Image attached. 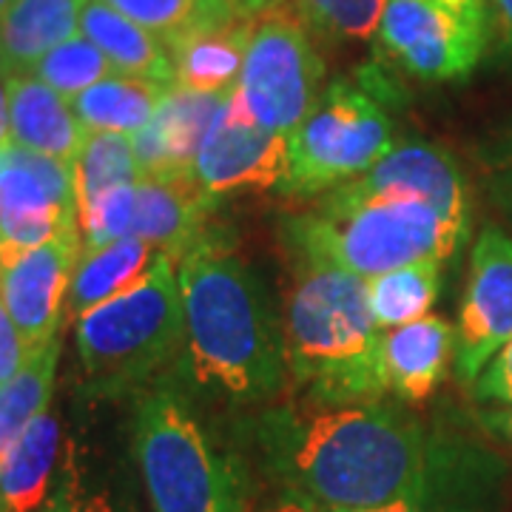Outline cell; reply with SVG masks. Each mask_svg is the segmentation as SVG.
Instances as JSON below:
<instances>
[{
  "mask_svg": "<svg viewBox=\"0 0 512 512\" xmlns=\"http://www.w3.org/2000/svg\"><path fill=\"white\" fill-rule=\"evenodd\" d=\"M254 18H225L202 23L168 43L174 80L191 92L225 94L237 89Z\"/></svg>",
  "mask_w": 512,
  "mask_h": 512,
  "instance_id": "obj_19",
  "label": "cell"
},
{
  "mask_svg": "<svg viewBox=\"0 0 512 512\" xmlns=\"http://www.w3.org/2000/svg\"><path fill=\"white\" fill-rule=\"evenodd\" d=\"M396 143L373 72L339 77L291 137V174L282 191L293 197L328 194L367 174Z\"/></svg>",
  "mask_w": 512,
  "mask_h": 512,
  "instance_id": "obj_7",
  "label": "cell"
},
{
  "mask_svg": "<svg viewBox=\"0 0 512 512\" xmlns=\"http://www.w3.org/2000/svg\"><path fill=\"white\" fill-rule=\"evenodd\" d=\"M441 265L436 259H421L396 271L367 279V305L382 330L402 328L427 316L439 299Z\"/></svg>",
  "mask_w": 512,
  "mask_h": 512,
  "instance_id": "obj_26",
  "label": "cell"
},
{
  "mask_svg": "<svg viewBox=\"0 0 512 512\" xmlns=\"http://www.w3.org/2000/svg\"><path fill=\"white\" fill-rule=\"evenodd\" d=\"M168 89L171 86L157 80L117 72L77 94L72 109L86 131H114L134 137L154 120Z\"/></svg>",
  "mask_w": 512,
  "mask_h": 512,
  "instance_id": "obj_25",
  "label": "cell"
},
{
  "mask_svg": "<svg viewBox=\"0 0 512 512\" xmlns=\"http://www.w3.org/2000/svg\"><path fill=\"white\" fill-rule=\"evenodd\" d=\"M160 254L163 251H154L140 237H123L100 248H83L69 282L66 322H77L94 308L131 291L151 271Z\"/></svg>",
  "mask_w": 512,
  "mask_h": 512,
  "instance_id": "obj_22",
  "label": "cell"
},
{
  "mask_svg": "<svg viewBox=\"0 0 512 512\" xmlns=\"http://www.w3.org/2000/svg\"><path fill=\"white\" fill-rule=\"evenodd\" d=\"M120 15L157 35L165 46L211 20L237 18L228 0H106ZM242 18V15H239Z\"/></svg>",
  "mask_w": 512,
  "mask_h": 512,
  "instance_id": "obj_30",
  "label": "cell"
},
{
  "mask_svg": "<svg viewBox=\"0 0 512 512\" xmlns=\"http://www.w3.org/2000/svg\"><path fill=\"white\" fill-rule=\"evenodd\" d=\"M316 200L308 214L285 222L288 248L362 279L421 259L447 262L467 239V228L396 188H367L350 180Z\"/></svg>",
  "mask_w": 512,
  "mask_h": 512,
  "instance_id": "obj_4",
  "label": "cell"
},
{
  "mask_svg": "<svg viewBox=\"0 0 512 512\" xmlns=\"http://www.w3.org/2000/svg\"><path fill=\"white\" fill-rule=\"evenodd\" d=\"M32 74L46 86H52L57 94H63L66 100H74L77 94L92 89L94 83L117 74V69L89 37L74 35L43 57Z\"/></svg>",
  "mask_w": 512,
  "mask_h": 512,
  "instance_id": "obj_31",
  "label": "cell"
},
{
  "mask_svg": "<svg viewBox=\"0 0 512 512\" xmlns=\"http://www.w3.org/2000/svg\"><path fill=\"white\" fill-rule=\"evenodd\" d=\"M387 0H296L305 26L333 40H370L379 32Z\"/></svg>",
  "mask_w": 512,
  "mask_h": 512,
  "instance_id": "obj_32",
  "label": "cell"
},
{
  "mask_svg": "<svg viewBox=\"0 0 512 512\" xmlns=\"http://www.w3.org/2000/svg\"><path fill=\"white\" fill-rule=\"evenodd\" d=\"M137 208V183L103 191L92 202L80 205V237L83 248H100L114 239L131 237Z\"/></svg>",
  "mask_w": 512,
  "mask_h": 512,
  "instance_id": "obj_33",
  "label": "cell"
},
{
  "mask_svg": "<svg viewBox=\"0 0 512 512\" xmlns=\"http://www.w3.org/2000/svg\"><path fill=\"white\" fill-rule=\"evenodd\" d=\"M9 3H12V0H0V15H3V12L9 9Z\"/></svg>",
  "mask_w": 512,
  "mask_h": 512,
  "instance_id": "obj_43",
  "label": "cell"
},
{
  "mask_svg": "<svg viewBox=\"0 0 512 512\" xmlns=\"http://www.w3.org/2000/svg\"><path fill=\"white\" fill-rule=\"evenodd\" d=\"M214 197L202 191L194 174L140 177L131 237H140L154 251L180 256L188 242L208 228Z\"/></svg>",
  "mask_w": 512,
  "mask_h": 512,
  "instance_id": "obj_18",
  "label": "cell"
},
{
  "mask_svg": "<svg viewBox=\"0 0 512 512\" xmlns=\"http://www.w3.org/2000/svg\"><path fill=\"white\" fill-rule=\"evenodd\" d=\"M80 251V228L37 248L0 245V296L32 353H40L60 339L69 282Z\"/></svg>",
  "mask_w": 512,
  "mask_h": 512,
  "instance_id": "obj_11",
  "label": "cell"
},
{
  "mask_svg": "<svg viewBox=\"0 0 512 512\" xmlns=\"http://www.w3.org/2000/svg\"><path fill=\"white\" fill-rule=\"evenodd\" d=\"M512 339V239L484 228L473 245L470 276L456 328V370L473 384L498 350Z\"/></svg>",
  "mask_w": 512,
  "mask_h": 512,
  "instance_id": "obj_13",
  "label": "cell"
},
{
  "mask_svg": "<svg viewBox=\"0 0 512 512\" xmlns=\"http://www.w3.org/2000/svg\"><path fill=\"white\" fill-rule=\"evenodd\" d=\"M228 94L231 92L205 94L171 86L154 120L131 137L143 177L194 174V160L200 154L202 140L214 126Z\"/></svg>",
  "mask_w": 512,
  "mask_h": 512,
  "instance_id": "obj_15",
  "label": "cell"
},
{
  "mask_svg": "<svg viewBox=\"0 0 512 512\" xmlns=\"http://www.w3.org/2000/svg\"><path fill=\"white\" fill-rule=\"evenodd\" d=\"M9 143V77L0 72V148Z\"/></svg>",
  "mask_w": 512,
  "mask_h": 512,
  "instance_id": "obj_40",
  "label": "cell"
},
{
  "mask_svg": "<svg viewBox=\"0 0 512 512\" xmlns=\"http://www.w3.org/2000/svg\"><path fill=\"white\" fill-rule=\"evenodd\" d=\"M80 228L72 163L18 143L0 148V245L37 248Z\"/></svg>",
  "mask_w": 512,
  "mask_h": 512,
  "instance_id": "obj_10",
  "label": "cell"
},
{
  "mask_svg": "<svg viewBox=\"0 0 512 512\" xmlns=\"http://www.w3.org/2000/svg\"><path fill=\"white\" fill-rule=\"evenodd\" d=\"M481 421H484V427L490 433H495V436H501V439H507L512 444V407L487 410V413H481Z\"/></svg>",
  "mask_w": 512,
  "mask_h": 512,
  "instance_id": "obj_38",
  "label": "cell"
},
{
  "mask_svg": "<svg viewBox=\"0 0 512 512\" xmlns=\"http://www.w3.org/2000/svg\"><path fill=\"white\" fill-rule=\"evenodd\" d=\"M80 35L89 37L120 74L146 77L165 86L177 83L171 52L163 40L120 15L106 0H86L80 15Z\"/></svg>",
  "mask_w": 512,
  "mask_h": 512,
  "instance_id": "obj_24",
  "label": "cell"
},
{
  "mask_svg": "<svg viewBox=\"0 0 512 512\" xmlns=\"http://www.w3.org/2000/svg\"><path fill=\"white\" fill-rule=\"evenodd\" d=\"M490 3L456 6L441 0H387L376 32L379 55L407 74L441 83L461 80L484 55Z\"/></svg>",
  "mask_w": 512,
  "mask_h": 512,
  "instance_id": "obj_9",
  "label": "cell"
},
{
  "mask_svg": "<svg viewBox=\"0 0 512 512\" xmlns=\"http://www.w3.org/2000/svg\"><path fill=\"white\" fill-rule=\"evenodd\" d=\"M268 3H271V0H228V6H231L237 15H242V18H256Z\"/></svg>",
  "mask_w": 512,
  "mask_h": 512,
  "instance_id": "obj_41",
  "label": "cell"
},
{
  "mask_svg": "<svg viewBox=\"0 0 512 512\" xmlns=\"http://www.w3.org/2000/svg\"><path fill=\"white\" fill-rule=\"evenodd\" d=\"M83 6L86 0H12L0 15V72H35L52 49L80 35Z\"/></svg>",
  "mask_w": 512,
  "mask_h": 512,
  "instance_id": "obj_21",
  "label": "cell"
},
{
  "mask_svg": "<svg viewBox=\"0 0 512 512\" xmlns=\"http://www.w3.org/2000/svg\"><path fill=\"white\" fill-rule=\"evenodd\" d=\"M478 402H495L512 407V339L495 353L473 382Z\"/></svg>",
  "mask_w": 512,
  "mask_h": 512,
  "instance_id": "obj_34",
  "label": "cell"
},
{
  "mask_svg": "<svg viewBox=\"0 0 512 512\" xmlns=\"http://www.w3.org/2000/svg\"><path fill=\"white\" fill-rule=\"evenodd\" d=\"M72 168L74 188H77V211H80V205L92 202L103 191L137 183L143 177L140 163L134 157L131 137L114 134V131H89L74 157Z\"/></svg>",
  "mask_w": 512,
  "mask_h": 512,
  "instance_id": "obj_28",
  "label": "cell"
},
{
  "mask_svg": "<svg viewBox=\"0 0 512 512\" xmlns=\"http://www.w3.org/2000/svg\"><path fill=\"white\" fill-rule=\"evenodd\" d=\"M291 174V140L262 128L231 89L194 160L205 194L220 200L242 188H282Z\"/></svg>",
  "mask_w": 512,
  "mask_h": 512,
  "instance_id": "obj_12",
  "label": "cell"
},
{
  "mask_svg": "<svg viewBox=\"0 0 512 512\" xmlns=\"http://www.w3.org/2000/svg\"><path fill=\"white\" fill-rule=\"evenodd\" d=\"M185 356L200 387L237 402H265L288 376L282 328L231 237L205 228L177 256Z\"/></svg>",
  "mask_w": 512,
  "mask_h": 512,
  "instance_id": "obj_2",
  "label": "cell"
},
{
  "mask_svg": "<svg viewBox=\"0 0 512 512\" xmlns=\"http://www.w3.org/2000/svg\"><path fill=\"white\" fill-rule=\"evenodd\" d=\"M507 467L481 444L439 433L430 467L413 490L379 507L350 512H498Z\"/></svg>",
  "mask_w": 512,
  "mask_h": 512,
  "instance_id": "obj_14",
  "label": "cell"
},
{
  "mask_svg": "<svg viewBox=\"0 0 512 512\" xmlns=\"http://www.w3.org/2000/svg\"><path fill=\"white\" fill-rule=\"evenodd\" d=\"M293 254L282 325L285 365L296 387L319 404L382 402V336L367 279L316 256Z\"/></svg>",
  "mask_w": 512,
  "mask_h": 512,
  "instance_id": "obj_3",
  "label": "cell"
},
{
  "mask_svg": "<svg viewBox=\"0 0 512 512\" xmlns=\"http://www.w3.org/2000/svg\"><path fill=\"white\" fill-rule=\"evenodd\" d=\"M450 365H456V328L447 319L427 313L410 325L384 330V384L404 402L430 399Z\"/></svg>",
  "mask_w": 512,
  "mask_h": 512,
  "instance_id": "obj_17",
  "label": "cell"
},
{
  "mask_svg": "<svg viewBox=\"0 0 512 512\" xmlns=\"http://www.w3.org/2000/svg\"><path fill=\"white\" fill-rule=\"evenodd\" d=\"M441 3H456V6H478V3H487V0H441Z\"/></svg>",
  "mask_w": 512,
  "mask_h": 512,
  "instance_id": "obj_42",
  "label": "cell"
},
{
  "mask_svg": "<svg viewBox=\"0 0 512 512\" xmlns=\"http://www.w3.org/2000/svg\"><path fill=\"white\" fill-rule=\"evenodd\" d=\"M74 348L94 399L148 390L185 350L177 256L163 251L131 291L77 319Z\"/></svg>",
  "mask_w": 512,
  "mask_h": 512,
  "instance_id": "obj_5",
  "label": "cell"
},
{
  "mask_svg": "<svg viewBox=\"0 0 512 512\" xmlns=\"http://www.w3.org/2000/svg\"><path fill=\"white\" fill-rule=\"evenodd\" d=\"M490 3V20L495 23L498 40L504 52L512 55V0H487Z\"/></svg>",
  "mask_w": 512,
  "mask_h": 512,
  "instance_id": "obj_37",
  "label": "cell"
},
{
  "mask_svg": "<svg viewBox=\"0 0 512 512\" xmlns=\"http://www.w3.org/2000/svg\"><path fill=\"white\" fill-rule=\"evenodd\" d=\"M367 188H396L424 200L441 217L470 231V191L456 160L439 146L399 140L367 174L356 177Z\"/></svg>",
  "mask_w": 512,
  "mask_h": 512,
  "instance_id": "obj_16",
  "label": "cell"
},
{
  "mask_svg": "<svg viewBox=\"0 0 512 512\" xmlns=\"http://www.w3.org/2000/svg\"><path fill=\"white\" fill-rule=\"evenodd\" d=\"M265 464L285 490L325 512L379 507L419 484L436 450L399 404H285L256 421Z\"/></svg>",
  "mask_w": 512,
  "mask_h": 512,
  "instance_id": "obj_1",
  "label": "cell"
},
{
  "mask_svg": "<svg viewBox=\"0 0 512 512\" xmlns=\"http://www.w3.org/2000/svg\"><path fill=\"white\" fill-rule=\"evenodd\" d=\"M40 512H134V507L94 473L86 450L77 441H66L52 493Z\"/></svg>",
  "mask_w": 512,
  "mask_h": 512,
  "instance_id": "obj_29",
  "label": "cell"
},
{
  "mask_svg": "<svg viewBox=\"0 0 512 512\" xmlns=\"http://www.w3.org/2000/svg\"><path fill=\"white\" fill-rule=\"evenodd\" d=\"M131 447L151 512H245V478L165 384L140 393Z\"/></svg>",
  "mask_w": 512,
  "mask_h": 512,
  "instance_id": "obj_6",
  "label": "cell"
},
{
  "mask_svg": "<svg viewBox=\"0 0 512 512\" xmlns=\"http://www.w3.org/2000/svg\"><path fill=\"white\" fill-rule=\"evenodd\" d=\"M63 339L35 353L9 382L0 384V456L23 436L32 421L49 410L55 393Z\"/></svg>",
  "mask_w": 512,
  "mask_h": 512,
  "instance_id": "obj_27",
  "label": "cell"
},
{
  "mask_svg": "<svg viewBox=\"0 0 512 512\" xmlns=\"http://www.w3.org/2000/svg\"><path fill=\"white\" fill-rule=\"evenodd\" d=\"M259 512H325V510H322V507H316V504L308 501V498H302V495L288 493L282 501L268 504L265 510H259Z\"/></svg>",
  "mask_w": 512,
  "mask_h": 512,
  "instance_id": "obj_39",
  "label": "cell"
},
{
  "mask_svg": "<svg viewBox=\"0 0 512 512\" xmlns=\"http://www.w3.org/2000/svg\"><path fill=\"white\" fill-rule=\"evenodd\" d=\"M60 421L40 413L0 456V512H40L60 464Z\"/></svg>",
  "mask_w": 512,
  "mask_h": 512,
  "instance_id": "obj_23",
  "label": "cell"
},
{
  "mask_svg": "<svg viewBox=\"0 0 512 512\" xmlns=\"http://www.w3.org/2000/svg\"><path fill=\"white\" fill-rule=\"evenodd\" d=\"M325 63L305 20L285 0H271L254 18L237 92L262 128L291 140L319 103Z\"/></svg>",
  "mask_w": 512,
  "mask_h": 512,
  "instance_id": "obj_8",
  "label": "cell"
},
{
  "mask_svg": "<svg viewBox=\"0 0 512 512\" xmlns=\"http://www.w3.org/2000/svg\"><path fill=\"white\" fill-rule=\"evenodd\" d=\"M490 171H493V188L498 200L512 208V131L490 151Z\"/></svg>",
  "mask_w": 512,
  "mask_h": 512,
  "instance_id": "obj_36",
  "label": "cell"
},
{
  "mask_svg": "<svg viewBox=\"0 0 512 512\" xmlns=\"http://www.w3.org/2000/svg\"><path fill=\"white\" fill-rule=\"evenodd\" d=\"M32 356L35 353L29 350L26 339L20 336L18 325H15L12 313H9L3 296H0V384L9 382Z\"/></svg>",
  "mask_w": 512,
  "mask_h": 512,
  "instance_id": "obj_35",
  "label": "cell"
},
{
  "mask_svg": "<svg viewBox=\"0 0 512 512\" xmlns=\"http://www.w3.org/2000/svg\"><path fill=\"white\" fill-rule=\"evenodd\" d=\"M86 128L77 120L72 100L57 94L35 74L9 77V140L18 146L74 163L86 140Z\"/></svg>",
  "mask_w": 512,
  "mask_h": 512,
  "instance_id": "obj_20",
  "label": "cell"
}]
</instances>
